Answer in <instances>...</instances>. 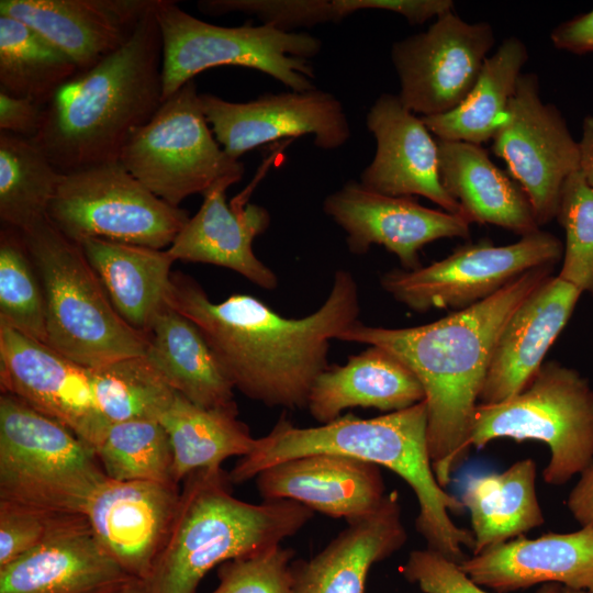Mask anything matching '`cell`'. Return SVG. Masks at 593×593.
I'll return each mask as SVG.
<instances>
[{"label":"cell","instance_id":"obj_36","mask_svg":"<svg viewBox=\"0 0 593 593\" xmlns=\"http://www.w3.org/2000/svg\"><path fill=\"white\" fill-rule=\"evenodd\" d=\"M97 406L109 423L159 421L177 392L144 356L88 369Z\"/></svg>","mask_w":593,"mask_h":593},{"label":"cell","instance_id":"obj_44","mask_svg":"<svg viewBox=\"0 0 593 593\" xmlns=\"http://www.w3.org/2000/svg\"><path fill=\"white\" fill-rule=\"evenodd\" d=\"M43 114L44 105L0 91V132L34 138Z\"/></svg>","mask_w":593,"mask_h":593},{"label":"cell","instance_id":"obj_20","mask_svg":"<svg viewBox=\"0 0 593 593\" xmlns=\"http://www.w3.org/2000/svg\"><path fill=\"white\" fill-rule=\"evenodd\" d=\"M255 479L262 501H294L347 523L373 513L387 495L379 466L335 454L290 459Z\"/></svg>","mask_w":593,"mask_h":593},{"label":"cell","instance_id":"obj_28","mask_svg":"<svg viewBox=\"0 0 593 593\" xmlns=\"http://www.w3.org/2000/svg\"><path fill=\"white\" fill-rule=\"evenodd\" d=\"M425 400L423 387L395 355L369 346L346 363L328 366L314 381L306 407L321 424L351 407L396 412Z\"/></svg>","mask_w":593,"mask_h":593},{"label":"cell","instance_id":"obj_26","mask_svg":"<svg viewBox=\"0 0 593 593\" xmlns=\"http://www.w3.org/2000/svg\"><path fill=\"white\" fill-rule=\"evenodd\" d=\"M396 491L370 515L348 523L309 560H293L294 593H365L370 568L406 542Z\"/></svg>","mask_w":593,"mask_h":593},{"label":"cell","instance_id":"obj_2","mask_svg":"<svg viewBox=\"0 0 593 593\" xmlns=\"http://www.w3.org/2000/svg\"><path fill=\"white\" fill-rule=\"evenodd\" d=\"M553 267L534 268L490 298L425 325L388 328L359 321L337 338L387 349L416 376L425 393L429 458L444 489L469 456L473 414L496 339Z\"/></svg>","mask_w":593,"mask_h":593},{"label":"cell","instance_id":"obj_33","mask_svg":"<svg viewBox=\"0 0 593 593\" xmlns=\"http://www.w3.org/2000/svg\"><path fill=\"white\" fill-rule=\"evenodd\" d=\"M527 59V47L519 38H505L484 60L465 100L447 113L422 116L424 123L443 141L481 145L492 139Z\"/></svg>","mask_w":593,"mask_h":593},{"label":"cell","instance_id":"obj_24","mask_svg":"<svg viewBox=\"0 0 593 593\" xmlns=\"http://www.w3.org/2000/svg\"><path fill=\"white\" fill-rule=\"evenodd\" d=\"M79 515L29 553L0 568V593H114L133 580Z\"/></svg>","mask_w":593,"mask_h":593},{"label":"cell","instance_id":"obj_34","mask_svg":"<svg viewBox=\"0 0 593 593\" xmlns=\"http://www.w3.org/2000/svg\"><path fill=\"white\" fill-rule=\"evenodd\" d=\"M77 72L75 63L34 29L0 14V91L45 107Z\"/></svg>","mask_w":593,"mask_h":593},{"label":"cell","instance_id":"obj_41","mask_svg":"<svg viewBox=\"0 0 593 593\" xmlns=\"http://www.w3.org/2000/svg\"><path fill=\"white\" fill-rule=\"evenodd\" d=\"M295 551L280 545L227 560L219 566V585L211 593H294Z\"/></svg>","mask_w":593,"mask_h":593},{"label":"cell","instance_id":"obj_22","mask_svg":"<svg viewBox=\"0 0 593 593\" xmlns=\"http://www.w3.org/2000/svg\"><path fill=\"white\" fill-rule=\"evenodd\" d=\"M477 584L510 593L539 583H557L593 593V528L519 536L459 563Z\"/></svg>","mask_w":593,"mask_h":593},{"label":"cell","instance_id":"obj_21","mask_svg":"<svg viewBox=\"0 0 593 593\" xmlns=\"http://www.w3.org/2000/svg\"><path fill=\"white\" fill-rule=\"evenodd\" d=\"M158 0H1L15 18L64 52L85 71L122 47Z\"/></svg>","mask_w":593,"mask_h":593},{"label":"cell","instance_id":"obj_43","mask_svg":"<svg viewBox=\"0 0 593 593\" xmlns=\"http://www.w3.org/2000/svg\"><path fill=\"white\" fill-rule=\"evenodd\" d=\"M400 571L424 593H489L474 583L459 563L428 548L411 551ZM561 590L560 584L546 583L537 593H561Z\"/></svg>","mask_w":593,"mask_h":593},{"label":"cell","instance_id":"obj_10","mask_svg":"<svg viewBox=\"0 0 593 593\" xmlns=\"http://www.w3.org/2000/svg\"><path fill=\"white\" fill-rule=\"evenodd\" d=\"M119 160L156 197L177 208L221 181L238 182L245 171L216 141L193 80L130 135Z\"/></svg>","mask_w":593,"mask_h":593},{"label":"cell","instance_id":"obj_15","mask_svg":"<svg viewBox=\"0 0 593 593\" xmlns=\"http://www.w3.org/2000/svg\"><path fill=\"white\" fill-rule=\"evenodd\" d=\"M201 100L216 141L235 159L286 137L312 135L315 146L332 150L351 135L342 102L316 88L264 93L247 102H231L212 93H201Z\"/></svg>","mask_w":593,"mask_h":593},{"label":"cell","instance_id":"obj_17","mask_svg":"<svg viewBox=\"0 0 593 593\" xmlns=\"http://www.w3.org/2000/svg\"><path fill=\"white\" fill-rule=\"evenodd\" d=\"M324 212L346 233L350 253L361 255L371 245L394 254L404 270L422 267L419 251L440 238H468L470 223L458 214L429 209L412 197H393L350 180L327 195Z\"/></svg>","mask_w":593,"mask_h":593},{"label":"cell","instance_id":"obj_31","mask_svg":"<svg viewBox=\"0 0 593 593\" xmlns=\"http://www.w3.org/2000/svg\"><path fill=\"white\" fill-rule=\"evenodd\" d=\"M532 458L502 472L471 473L462 481L460 501L470 513L473 555L523 536L545 523Z\"/></svg>","mask_w":593,"mask_h":593},{"label":"cell","instance_id":"obj_29","mask_svg":"<svg viewBox=\"0 0 593 593\" xmlns=\"http://www.w3.org/2000/svg\"><path fill=\"white\" fill-rule=\"evenodd\" d=\"M146 335L145 357L176 392L203 407L236 405L233 383L191 320L165 304Z\"/></svg>","mask_w":593,"mask_h":593},{"label":"cell","instance_id":"obj_7","mask_svg":"<svg viewBox=\"0 0 593 593\" xmlns=\"http://www.w3.org/2000/svg\"><path fill=\"white\" fill-rule=\"evenodd\" d=\"M107 480L94 451L70 429L1 393L0 500L85 515Z\"/></svg>","mask_w":593,"mask_h":593},{"label":"cell","instance_id":"obj_8","mask_svg":"<svg viewBox=\"0 0 593 593\" xmlns=\"http://www.w3.org/2000/svg\"><path fill=\"white\" fill-rule=\"evenodd\" d=\"M155 14L163 43V101L195 75L220 66L256 69L294 91L316 88L310 59L322 49L318 37L266 23L214 25L170 0H159Z\"/></svg>","mask_w":593,"mask_h":593},{"label":"cell","instance_id":"obj_14","mask_svg":"<svg viewBox=\"0 0 593 593\" xmlns=\"http://www.w3.org/2000/svg\"><path fill=\"white\" fill-rule=\"evenodd\" d=\"M493 44L489 23H469L454 11L439 15L426 31L392 45L399 99L422 116L454 110L472 89Z\"/></svg>","mask_w":593,"mask_h":593},{"label":"cell","instance_id":"obj_18","mask_svg":"<svg viewBox=\"0 0 593 593\" xmlns=\"http://www.w3.org/2000/svg\"><path fill=\"white\" fill-rule=\"evenodd\" d=\"M180 495L175 483L108 479L85 516L105 552L144 582L169 536Z\"/></svg>","mask_w":593,"mask_h":593},{"label":"cell","instance_id":"obj_13","mask_svg":"<svg viewBox=\"0 0 593 593\" xmlns=\"http://www.w3.org/2000/svg\"><path fill=\"white\" fill-rule=\"evenodd\" d=\"M492 152L526 193L539 226L556 217L562 186L579 170V144L558 109L541 101L535 74L518 77Z\"/></svg>","mask_w":593,"mask_h":593},{"label":"cell","instance_id":"obj_25","mask_svg":"<svg viewBox=\"0 0 593 593\" xmlns=\"http://www.w3.org/2000/svg\"><path fill=\"white\" fill-rule=\"evenodd\" d=\"M233 183L221 181L203 194L199 211L178 233L168 253L176 260L210 264L236 271L254 284L272 290L278 277L254 253V239L270 224L269 212L236 198L228 205L226 190Z\"/></svg>","mask_w":593,"mask_h":593},{"label":"cell","instance_id":"obj_32","mask_svg":"<svg viewBox=\"0 0 593 593\" xmlns=\"http://www.w3.org/2000/svg\"><path fill=\"white\" fill-rule=\"evenodd\" d=\"M159 422L172 448L177 484L193 472L222 468L226 459L246 456L256 440L238 419L237 405L203 407L178 392Z\"/></svg>","mask_w":593,"mask_h":593},{"label":"cell","instance_id":"obj_5","mask_svg":"<svg viewBox=\"0 0 593 593\" xmlns=\"http://www.w3.org/2000/svg\"><path fill=\"white\" fill-rule=\"evenodd\" d=\"M231 486L222 468L183 480L169 536L144 581L146 593H195L214 567L280 545L314 516L290 500L242 501Z\"/></svg>","mask_w":593,"mask_h":593},{"label":"cell","instance_id":"obj_4","mask_svg":"<svg viewBox=\"0 0 593 593\" xmlns=\"http://www.w3.org/2000/svg\"><path fill=\"white\" fill-rule=\"evenodd\" d=\"M155 7L122 47L78 71L44 107L33 139L61 174L119 160L130 135L161 105L163 43Z\"/></svg>","mask_w":593,"mask_h":593},{"label":"cell","instance_id":"obj_40","mask_svg":"<svg viewBox=\"0 0 593 593\" xmlns=\"http://www.w3.org/2000/svg\"><path fill=\"white\" fill-rule=\"evenodd\" d=\"M556 217L566 233L558 277L593 295V189L580 170L564 181Z\"/></svg>","mask_w":593,"mask_h":593},{"label":"cell","instance_id":"obj_19","mask_svg":"<svg viewBox=\"0 0 593 593\" xmlns=\"http://www.w3.org/2000/svg\"><path fill=\"white\" fill-rule=\"evenodd\" d=\"M366 125L377 146L360 174L362 186L393 197L421 195L462 216L441 183L437 138L422 116L410 111L398 94L382 93L370 107Z\"/></svg>","mask_w":593,"mask_h":593},{"label":"cell","instance_id":"obj_45","mask_svg":"<svg viewBox=\"0 0 593 593\" xmlns=\"http://www.w3.org/2000/svg\"><path fill=\"white\" fill-rule=\"evenodd\" d=\"M550 38L558 49L593 53V10L560 23L551 31Z\"/></svg>","mask_w":593,"mask_h":593},{"label":"cell","instance_id":"obj_11","mask_svg":"<svg viewBox=\"0 0 593 593\" xmlns=\"http://www.w3.org/2000/svg\"><path fill=\"white\" fill-rule=\"evenodd\" d=\"M47 219L76 243L98 238L163 249L190 216L114 160L64 174Z\"/></svg>","mask_w":593,"mask_h":593},{"label":"cell","instance_id":"obj_9","mask_svg":"<svg viewBox=\"0 0 593 593\" xmlns=\"http://www.w3.org/2000/svg\"><path fill=\"white\" fill-rule=\"evenodd\" d=\"M497 438L545 443L550 458L542 479L550 485L566 484L593 461L592 387L570 367L542 363L519 393L477 405L471 448L482 449Z\"/></svg>","mask_w":593,"mask_h":593},{"label":"cell","instance_id":"obj_47","mask_svg":"<svg viewBox=\"0 0 593 593\" xmlns=\"http://www.w3.org/2000/svg\"><path fill=\"white\" fill-rule=\"evenodd\" d=\"M579 144V170L593 189V115L583 121L582 137Z\"/></svg>","mask_w":593,"mask_h":593},{"label":"cell","instance_id":"obj_42","mask_svg":"<svg viewBox=\"0 0 593 593\" xmlns=\"http://www.w3.org/2000/svg\"><path fill=\"white\" fill-rule=\"evenodd\" d=\"M76 516L0 500V568L42 545Z\"/></svg>","mask_w":593,"mask_h":593},{"label":"cell","instance_id":"obj_12","mask_svg":"<svg viewBox=\"0 0 593 593\" xmlns=\"http://www.w3.org/2000/svg\"><path fill=\"white\" fill-rule=\"evenodd\" d=\"M562 254L560 240L539 230L514 244L495 246L482 239L426 267L392 269L380 283L394 300L415 312L459 311L490 298L534 268L555 266Z\"/></svg>","mask_w":593,"mask_h":593},{"label":"cell","instance_id":"obj_27","mask_svg":"<svg viewBox=\"0 0 593 593\" xmlns=\"http://www.w3.org/2000/svg\"><path fill=\"white\" fill-rule=\"evenodd\" d=\"M437 143L441 183L469 223L493 224L522 237L540 230L522 187L481 145L438 138Z\"/></svg>","mask_w":593,"mask_h":593},{"label":"cell","instance_id":"obj_30","mask_svg":"<svg viewBox=\"0 0 593 593\" xmlns=\"http://www.w3.org/2000/svg\"><path fill=\"white\" fill-rule=\"evenodd\" d=\"M78 244L119 315L146 334L166 304L175 262L168 250L98 238Z\"/></svg>","mask_w":593,"mask_h":593},{"label":"cell","instance_id":"obj_48","mask_svg":"<svg viewBox=\"0 0 593 593\" xmlns=\"http://www.w3.org/2000/svg\"><path fill=\"white\" fill-rule=\"evenodd\" d=\"M114 593H146V590L143 581L133 579Z\"/></svg>","mask_w":593,"mask_h":593},{"label":"cell","instance_id":"obj_38","mask_svg":"<svg viewBox=\"0 0 593 593\" xmlns=\"http://www.w3.org/2000/svg\"><path fill=\"white\" fill-rule=\"evenodd\" d=\"M0 322L47 344L43 287L20 231L0 235Z\"/></svg>","mask_w":593,"mask_h":593},{"label":"cell","instance_id":"obj_49","mask_svg":"<svg viewBox=\"0 0 593 593\" xmlns=\"http://www.w3.org/2000/svg\"><path fill=\"white\" fill-rule=\"evenodd\" d=\"M561 593H586V592L579 591V590H572V589L562 586Z\"/></svg>","mask_w":593,"mask_h":593},{"label":"cell","instance_id":"obj_39","mask_svg":"<svg viewBox=\"0 0 593 593\" xmlns=\"http://www.w3.org/2000/svg\"><path fill=\"white\" fill-rule=\"evenodd\" d=\"M399 0H201L198 9L209 15L244 13L284 31L338 23L361 10L398 13Z\"/></svg>","mask_w":593,"mask_h":593},{"label":"cell","instance_id":"obj_23","mask_svg":"<svg viewBox=\"0 0 593 593\" xmlns=\"http://www.w3.org/2000/svg\"><path fill=\"white\" fill-rule=\"evenodd\" d=\"M582 292L549 277L513 312L503 326L479 395L494 404L519 393L544 363V357L564 328Z\"/></svg>","mask_w":593,"mask_h":593},{"label":"cell","instance_id":"obj_46","mask_svg":"<svg viewBox=\"0 0 593 593\" xmlns=\"http://www.w3.org/2000/svg\"><path fill=\"white\" fill-rule=\"evenodd\" d=\"M567 506L582 527L593 528V461L580 473L568 495Z\"/></svg>","mask_w":593,"mask_h":593},{"label":"cell","instance_id":"obj_16","mask_svg":"<svg viewBox=\"0 0 593 593\" xmlns=\"http://www.w3.org/2000/svg\"><path fill=\"white\" fill-rule=\"evenodd\" d=\"M0 385L1 393L59 422L93 451L110 425L97 406L87 368L1 322Z\"/></svg>","mask_w":593,"mask_h":593},{"label":"cell","instance_id":"obj_6","mask_svg":"<svg viewBox=\"0 0 593 593\" xmlns=\"http://www.w3.org/2000/svg\"><path fill=\"white\" fill-rule=\"evenodd\" d=\"M21 234L44 291L47 345L87 369L145 355L147 335L115 311L80 244L47 216Z\"/></svg>","mask_w":593,"mask_h":593},{"label":"cell","instance_id":"obj_1","mask_svg":"<svg viewBox=\"0 0 593 593\" xmlns=\"http://www.w3.org/2000/svg\"><path fill=\"white\" fill-rule=\"evenodd\" d=\"M165 303L202 332L234 388L270 407L307 405L327 367L331 339L359 322V289L350 271L337 269L324 303L300 318L284 317L249 294L213 302L192 277L171 275Z\"/></svg>","mask_w":593,"mask_h":593},{"label":"cell","instance_id":"obj_3","mask_svg":"<svg viewBox=\"0 0 593 593\" xmlns=\"http://www.w3.org/2000/svg\"><path fill=\"white\" fill-rule=\"evenodd\" d=\"M313 454L343 455L393 471L416 495L415 527L427 548L457 563L467 558L462 547L472 550V532L457 526L449 515L465 507L438 483L432 467L425 401L372 418L347 413L314 427H298L280 417L267 435L256 438L228 478L232 484H242L273 465Z\"/></svg>","mask_w":593,"mask_h":593},{"label":"cell","instance_id":"obj_37","mask_svg":"<svg viewBox=\"0 0 593 593\" xmlns=\"http://www.w3.org/2000/svg\"><path fill=\"white\" fill-rule=\"evenodd\" d=\"M94 455L110 480L177 484L172 474V448L159 421L110 424Z\"/></svg>","mask_w":593,"mask_h":593},{"label":"cell","instance_id":"obj_35","mask_svg":"<svg viewBox=\"0 0 593 593\" xmlns=\"http://www.w3.org/2000/svg\"><path fill=\"white\" fill-rule=\"evenodd\" d=\"M63 175L33 138L0 132V219L25 231L47 216Z\"/></svg>","mask_w":593,"mask_h":593}]
</instances>
